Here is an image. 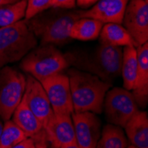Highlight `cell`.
<instances>
[{
	"label": "cell",
	"mask_w": 148,
	"mask_h": 148,
	"mask_svg": "<svg viewBox=\"0 0 148 148\" xmlns=\"http://www.w3.org/2000/svg\"><path fill=\"white\" fill-rule=\"evenodd\" d=\"M24 97L29 108L45 129L54 115V112L40 81L28 75L26 77Z\"/></svg>",
	"instance_id": "cell-10"
},
{
	"label": "cell",
	"mask_w": 148,
	"mask_h": 148,
	"mask_svg": "<svg viewBox=\"0 0 148 148\" xmlns=\"http://www.w3.org/2000/svg\"><path fill=\"white\" fill-rule=\"evenodd\" d=\"M145 1H148V0H145Z\"/></svg>",
	"instance_id": "cell-33"
},
{
	"label": "cell",
	"mask_w": 148,
	"mask_h": 148,
	"mask_svg": "<svg viewBox=\"0 0 148 148\" xmlns=\"http://www.w3.org/2000/svg\"><path fill=\"white\" fill-rule=\"evenodd\" d=\"M76 5V0H52L51 8L58 9H72Z\"/></svg>",
	"instance_id": "cell-25"
},
{
	"label": "cell",
	"mask_w": 148,
	"mask_h": 148,
	"mask_svg": "<svg viewBox=\"0 0 148 148\" xmlns=\"http://www.w3.org/2000/svg\"><path fill=\"white\" fill-rule=\"evenodd\" d=\"M50 148H54V147H52V146H51V147H50Z\"/></svg>",
	"instance_id": "cell-32"
},
{
	"label": "cell",
	"mask_w": 148,
	"mask_h": 148,
	"mask_svg": "<svg viewBox=\"0 0 148 148\" xmlns=\"http://www.w3.org/2000/svg\"><path fill=\"white\" fill-rule=\"evenodd\" d=\"M3 123L1 122V118H0V136H1V133H2V130H3Z\"/></svg>",
	"instance_id": "cell-30"
},
{
	"label": "cell",
	"mask_w": 148,
	"mask_h": 148,
	"mask_svg": "<svg viewBox=\"0 0 148 148\" xmlns=\"http://www.w3.org/2000/svg\"><path fill=\"white\" fill-rule=\"evenodd\" d=\"M75 142L79 148H96L100 138L101 122L96 114L73 113Z\"/></svg>",
	"instance_id": "cell-11"
},
{
	"label": "cell",
	"mask_w": 148,
	"mask_h": 148,
	"mask_svg": "<svg viewBox=\"0 0 148 148\" xmlns=\"http://www.w3.org/2000/svg\"><path fill=\"white\" fill-rule=\"evenodd\" d=\"M21 69L38 81L62 73L69 66L65 54L52 45H42L30 51L21 60Z\"/></svg>",
	"instance_id": "cell-5"
},
{
	"label": "cell",
	"mask_w": 148,
	"mask_h": 148,
	"mask_svg": "<svg viewBox=\"0 0 148 148\" xmlns=\"http://www.w3.org/2000/svg\"><path fill=\"white\" fill-rule=\"evenodd\" d=\"M75 113L100 114L106 92L112 86L98 76L71 69L68 72Z\"/></svg>",
	"instance_id": "cell-2"
},
{
	"label": "cell",
	"mask_w": 148,
	"mask_h": 148,
	"mask_svg": "<svg viewBox=\"0 0 148 148\" xmlns=\"http://www.w3.org/2000/svg\"><path fill=\"white\" fill-rule=\"evenodd\" d=\"M122 24L132 37L136 48L148 43V2L130 0Z\"/></svg>",
	"instance_id": "cell-8"
},
{
	"label": "cell",
	"mask_w": 148,
	"mask_h": 148,
	"mask_svg": "<svg viewBox=\"0 0 148 148\" xmlns=\"http://www.w3.org/2000/svg\"><path fill=\"white\" fill-rule=\"evenodd\" d=\"M26 88V77L18 70L5 66L0 69V118L10 120L20 104Z\"/></svg>",
	"instance_id": "cell-6"
},
{
	"label": "cell",
	"mask_w": 148,
	"mask_h": 148,
	"mask_svg": "<svg viewBox=\"0 0 148 148\" xmlns=\"http://www.w3.org/2000/svg\"><path fill=\"white\" fill-rule=\"evenodd\" d=\"M55 114L74 113L69 79L68 75L56 74L40 81Z\"/></svg>",
	"instance_id": "cell-9"
},
{
	"label": "cell",
	"mask_w": 148,
	"mask_h": 148,
	"mask_svg": "<svg viewBox=\"0 0 148 148\" xmlns=\"http://www.w3.org/2000/svg\"><path fill=\"white\" fill-rule=\"evenodd\" d=\"M103 106L108 122L122 128H124L128 121L139 111L131 91L120 87L106 92Z\"/></svg>",
	"instance_id": "cell-7"
},
{
	"label": "cell",
	"mask_w": 148,
	"mask_h": 148,
	"mask_svg": "<svg viewBox=\"0 0 148 148\" xmlns=\"http://www.w3.org/2000/svg\"><path fill=\"white\" fill-rule=\"evenodd\" d=\"M12 148H35V140L33 138H27Z\"/></svg>",
	"instance_id": "cell-26"
},
{
	"label": "cell",
	"mask_w": 148,
	"mask_h": 148,
	"mask_svg": "<svg viewBox=\"0 0 148 148\" xmlns=\"http://www.w3.org/2000/svg\"><path fill=\"white\" fill-rule=\"evenodd\" d=\"M28 0L19 1L0 7V29L15 24L25 18Z\"/></svg>",
	"instance_id": "cell-21"
},
{
	"label": "cell",
	"mask_w": 148,
	"mask_h": 148,
	"mask_svg": "<svg viewBox=\"0 0 148 148\" xmlns=\"http://www.w3.org/2000/svg\"><path fill=\"white\" fill-rule=\"evenodd\" d=\"M60 148H79L76 142H74V143H71V144H69V145H62Z\"/></svg>",
	"instance_id": "cell-29"
},
{
	"label": "cell",
	"mask_w": 148,
	"mask_h": 148,
	"mask_svg": "<svg viewBox=\"0 0 148 148\" xmlns=\"http://www.w3.org/2000/svg\"><path fill=\"white\" fill-rule=\"evenodd\" d=\"M55 9L46 10L26 21L29 29L42 45H61L69 42L72 26L80 18L78 12Z\"/></svg>",
	"instance_id": "cell-3"
},
{
	"label": "cell",
	"mask_w": 148,
	"mask_h": 148,
	"mask_svg": "<svg viewBox=\"0 0 148 148\" xmlns=\"http://www.w3.org/2000/svg\"><path fill=\"white\" fill-rule=\"evenodd\" d=\"M69 66L90 73L112 84L121 75L123 60L122 47L100 43L90 52H69L65 54Z\"/></svg>",
	"instance_id": "cell-1"
},
{
	"label": "cell",
	"mask_w": 148,
	"mask_h": 148,
	"mask_svg": "<svg viewBox=\"0 0 148 148\" xmlns=\"http://www.w3.org/2000/svg\"><path fill=\"white\" fill-rule=\"evenodd\" d=\"M12 117V122L20 129H21L29 138L36 136L37 133H39L44 129L41 123L39 122L38 119L29 108L24 97V94L20 104L15 108L14 112H13Z\"/></svg>",
	"instance_id": "cell-16"
},
{
	"label": "cell",
	"mask_w": 148,
	"mask_h": 148,
	"mask_svg": "<svg viewBox=\"0 0 148 148\" xmlns=\"http://www.w3.org/2000/svg\"><path fill=\"white\" fill-rule=\"evenodd\" d=\"M27 138L29 137L12 120L5 121L0 136V148H12Z\"/></svg>",
	"instance_id": "cell-22"
},
{
	"label": "cell",
	"mask_w": 148,
	"mask_h": 148,
	"mask_svg": "<svg viewBox=\"0 0 148 148\" xmlns=\"http://www.w3.org/2000/svg\"><path fill=\"white\" fill-rule=\"evenodd\" d=\"M103 23L89 18H79L72 26L70 39L79 41H91L99 36Z\"/></svg>",
	"instance_id": "cell-18"
},
{
	"label": "cell",
	"mask_w": 148,
	"mask_h": 148,
	"mask_svg": "<svg viewBox=\"0 0 148 148\" xmlns=\"http://www.w3.org/2000/svg\"><path fill=\"white\" fill-rule=\"evenodd\" d=\"M130 0H99L87 11H79L80 18H89L106 23L122 24Z\"/></svg>",
	"instance_id": "cell-12"
},
{
	"label": "cell",
	"mask_w": 148,
	"mask_h": 148,
	"mask_svg": "<svg viewBox=\"0 0 148 148\" xmlns=\"http://www.w3.org/2000/svg\"><path fill=\"white\" fill-rule=\"evenodd\" d=\"M100 43L117 47H136L132 37L122 24L106 23L100 34Z\"/></svg>",
	"instance_id": "cell-17"
},
{
	"label": "cell",
	"mask_w": 148,
	"mask_h": 148,
	"mask_svg": "<svg viewBox=\"0 0 148 148\" xmlns=\"http://www.w3.org/2000/svg\"><path fill=\"white\" fill-rule=\"evenodd\" d=\"M19 1V0H0V7L5 6L6 5H10V4H13Z\"/></svg>",
	"instance_id": "cell-28"
},
{
	"label": "cell",
	"mask_w": 148,
	"mask_h": 148,
	"mask_svg": "<svg viewBox=\"0 0 148 148\" xmlns=\"http://www.w3.org/2000/svg\"><path fill=\"white\" fill-rule=\"evenodd\" d=\"M52 0H28L25 21H29L51 7Z\"/></svg>",
	"instance_id": "cell-23"
},
{
	"label": "cell",
	"mask_w": 148,
	"mask_h": 148,
	"mask_svg": "<svg viewBox=\"0 0 148 148\" xmlns=\"http://www.w3.org/2000/svg\"><path fill=\"white\" fill-rule=\"evenodd\" d=\"M138 70V53L136 47L123 49V60L121 75L123 76V88L131 91Z\"/></svg>",
	"instance_id": "cell-19"
},
{
	"label": "cell",
	"mask_w": 148,
	"mask_h": 148,
	"mask_svg": "<svg viewBox=\"0 0 148 148\" xmlns=\"http://www.w3.org/2000/svg\"><path fill=\"white\" fill-rule=\"evenodd\" d=\"M138 70L131 93L138 107H145L148 101V43L137 47Z\"/></svg>",
	"instance_id": "cell-14"
},
{
	"label": "cell",
	"mask_w": 148,
	"mask_h": 148,
	"mask_svg": "<svg viewBox=\"0 0 148 148\" xmlns=\"http://www.w3.org/2000/svg\"><path fill=\"white\" fill-rule=\"evenodd\" d=\"M128 140L122 128L114 125H106L101 132L96 148H127Z\"/></svg>",
	"instance_id": "cell-20"
},
{
	"label": "cell",
	"mask_w": 148,
	"mask_h": 148,
	"mask_svg": "<svg viewBox=\"0 0 148 148\" xmlns=\"http://www.w3.org/2000/svg\"><path fill=\"white\" fill-rule=\"evenodd\" d=\"M32 138L35 140V148H48L49 142L44 129Z\"/></svg>",
	"instance_id": "cell-24"
},
{
	"label": "cell",
	"mask_w": 148,
	"mask_h": 148,
	"mask_svg": "<svg viewBox=\"0 0 148 148\" xmlns=\"http://www.w3.org/2000/svg\"><path fill=\"white\" fill-rule=\"evenodd\" d=\"M99 0H76V5L82 8H88L95 5Z\"/></svg>",
	"instance_id": "cell-27"
},
{
	"label": "cell",
	"mask_w": 148,
	"mask_h": 148,
	"mask_svg": "<svg viewBox=\"0 0 148 148\" xmlns=\"http://www.w3.org/2000/svg\"><path fill=\"white\" fill-rule=\"evenodd\" d=\"M51 146L60 148L62 145L75 142L72 114H55L44 129Z\"/></svg>",
	"instance_id": "cell-13"
},
{
	"label": "cell",
	"mask_w": 148,
	"mask_h": 148,
	"mask_svg": "<svg viewBox=\"0 0 148 148\" xmlns=\"http://www.w3.org/2000/svg\"><path fill=\"white\" fill-rule=\"evenodd\" d=\"M131 145L137 148H148V115L145 111H138L124 126Z\"/></svg>",
	"instance_id": "cell-15"
},
{
	"label": "cell",
	"mask_w": 148,
	"mask_h": 148,
	"mask_svg": "<svg viewBox=\"0 0 148 148\" xmlns=\"http://www.w3.org/2000/svg\"><path fill=\"white\" fill-rule=\"evenodd\" d=\"M127 148H137V147L133 146V145H128V147H127Z\"/></svg>",
	"instance_id": "cell-31"
},
{
	"label": "cell",
	"mask_w": 148,
	"mask_h": 148,
	"mask_svg": "<svg viewBox=\"0 0 148 148\" xmlns=\"http://www.w3.org/2000/svg\"><path fill=\"white\" fill-rule=\"evenodd\" d=\"M37 45V38L26 21L0 29V69L22 60Z\"/></svg>",
	"instance_id": "cell-4"
}]
</instances>
